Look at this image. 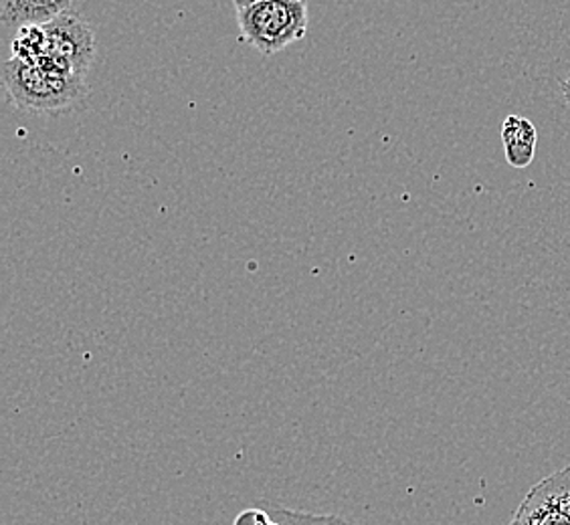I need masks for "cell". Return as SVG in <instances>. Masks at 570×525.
I'll list each match as a JSON object with an SVG mask.
<instances>
[{
  "instance_id": "5b68a950",
  "label": "cell",
  "mask_w": 570,
  "mask_h": 525,
  "mask_svg": "<svg viewBox=\"0 0 570 525\" xmlns=\"http://www.w3.org/2000/svg\"><path fill=\"white\" fill-rule=\"evenodd\" d=\"M73 0H0V22L9 29L45 27L71 11Z\"/></svg>"
},
{
  "instance_id": "ba28073f",
  "label": "cell",
  "mask_w": 570,
  "mask_h": 525,
  "mask_svg": "<svg viewBox=\"0 0 570 525\" xmlns=\"http://www.w3.org/2000/svg\"><path fill=\"white\" fill-rule=\"evenodd\" d=\"M47 53V37L43 27H27L17 31L12 41V59L21 61H41Z\"/></svg>"
},
{
  "instance_id": "8992f818",
  "label": "cell",
  "mask_w": 570,
  "mask_h": 525,
  "mask_svg": "<svg viewBox=\"0 0 570 525\" xmlns=\"http://www.w3.org/2000/svg\"><path fill=\"white\" fill-rule=\"evenodd\" d=\"M537 126L528 118L508 116L502 121V146H504L505 162L512 168H528L537 156Z\"/></svg>"
},
{
  "instance_id": "30bf717a",
  "label": "cell",
  "mask_w": 570,
  "mask_h": 525,
  "mask_svg": "<svg viewBox=\"0 0 570 525\" xmlns=\"http://www.w3.org/2000/svg\"><path fill=\"white\" fill-rule=\"evenodd\" d=\"M255 2H264V0H233V4H235V9L239 11V9H245V7H252Z\"/></svg>"
},
{
  "instance_id": "7a4b0ae2",
  "label": "cell",
  "mask_w": 570,
  "mask_h": 525,
  "mask_svg": "<svg viewBox=\"0 0 570 525\" xmlns=\"http://www.w3.org/2000/svg\"><path fill=\"white\" fill-rule=\"evenodd\" d=\"M306 0H264L237 11L242 39L262 56H275L307 34Z\"/></svg>"
},
{
  "instance_id": "52a82bcc",
  "label": "cell",
  "mask_w": 570,
  "mask_h": 525,
  "mask_svg": "<svg viewBox=\"0 0 570 525\" xmlns=\"http://www.w3.org/2000/svg\"><path fill=\"white\" fill-rule=\"evenodd\" d=\"M265 512L274 517L277 525H356L342 519L338 515H320L309 514V512H297V509H289L284 505L269 504V502H262Z\"/></svg>"
},
{
  "instance_id": "9c48e42d",
  "label": "cell",
  "mask_w": 570,
  "mask_h": 525,
  "mask_svg": "<svg viewBox=\"0 0 570 525\" xmlns=\"http://www.w3.org/2000/svg\"><path fill=\"white\" fill-rule=\"evenodd\" d=\"M560 91H562V98H564V103L569 106L570 110V76L560 83Z\"/></svg>"
},
{
  "instance_id": "6da1fadb",
  "label": "cell",
  "mask_w": 570,
  "mask_h": 525,
  "mask_svg": "<svg viewBox=\"0 0 570 525\" xmlns=\"http://www.w3.org/2000/svg\"><path fill=\"white\" fill-rule=\"evenodd\" d=\"M2 86L27 111H61L86 96V77L71 76L47 61L9 59L2 66Z\"/></svg>"
},
{
  "instance_id": "3957f363",
  "label": "cell",
  "mask_w": 570,
  "mask_h": 525,
  "mask_svg": "<svg viewBox=\"0 0 570 525\" xmlns=\"http://www.w3.org/2000/svg\"><path fill=\"white\" fill-rule=\"evenodd\" d=\"M47 53L41 61L77 77L88 76L96 57V37L88 22L69 11L45 24Z\"/></svg>"
},
{
  "instance_id": "277c9868",
  "label": "cell",
  "mask_w": 570,
  "mask_h": 525,
  "mask_svg": "<svg viewBox=\"0 0 570 525\" xmlns=\"http://www.w3.org/2000/svg\"><path fill=\"white\" fill-rule=\"evenodd\" d=\"M510 525H570V465L537 483Z\"/></svg>"
}]
</instances>
